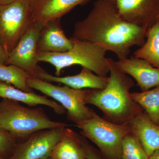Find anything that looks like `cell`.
I'll return each mask as SVG.
<instances>
[{
  "mask_svg": "<svg viewBox=\"0 0 159 159\" xmlns=\"http://www.w3.org/2000/svg\"><path fill=\"white\" fill-rule=\"evenodd\" d=\"M122 159H148L139 139L131 131L122 140Z\"/></svg>",
  "mask_w": 159,
  "mask_h": 159,
  "instance_id": "21",
  "label": "cell"
},
{
  "mask_svg": "<svg viewBox=\"0 0 159 159\" xmlns=\"http://www.w3.org/2000/svg\"><path fill=\"white\" fill-rule=\"evenodd\" d=\"M157 22H159V16H158V18L157 21Z\"/></svg>",
  "mask_w": 159,
  "mask_h": 159,
  "instance_id": "28",
  "label": "cell"
},
{
  "mask_svg": "<svg viewBox=\"0 0 159 159\" xmlns=\"http://www.w3.org/2000/svg\"><path fill=\"white\" fill-rule=\"evenodd\" d=\"M70 38L74 42L72 48L63 53L38 52L39 62L54 66L57 77L63 69L75 65L89 69L99 76L106 77L110 71L108 58L105 57L107 51L93 43Z\"/></svg>",
  "mask_w": 159,
  "mask_h": 159,
  "instance_id": "4",
  "label": "cell"
},
{
  "mask_svg": "<svg viewBox=\"0 0 159 159\" xmlns=\"http://www.w3.org/2000/svg\"><path fill=\"white\" fill-rule=\"evenodd\" d=\"M108 60L110 69L108 84L103 89L91 90L86 103L99 108L111 122L128 123L143 110L131 97L133 80L117 68L113 60Z\"/></svg>",
  "mask_w": 159,
  "mask_h": 159,
  "instance_id": "2",
  "label": "cell"
},
{
  "mask_svg": "<svg viewBox=\"0 0 159 159\" xmlns=\"http://www.w3.org/2000/svg\"><path fill=\"white\" fill-rule=\"evenodd\" d=\"M147 31L123 19L115 0H97L87 17L75 23L71 37L97 44L121 60L132 47L144 44Z\"/></svg>",
  "mask_w": 159,
  "mask_h": 159,
  "instance_id": "1",
  "label": "cell"
},
{
  "mask_svg": "<svg viewBox=\"0 0 159 159\" xmlns=\"http://www.w3.org/2000/svg\"><path fill=\"white\" fill-rule=\"evenodd\" d=\"M120 15L128 22L147 29L157 21L159 0H115Z\"/></svg>",
  "mask_w": 159,
  "mask_h": 159,
  "instance_id": "10",
  "label": "cell"
},
{
  "mask_svg": "<svg viewBox=\"0 0 159 159\" xmlns=\"http://www.w3.org/2000/svg\"><path fill=\"white\" fill-rule=\"evenodd\" d=\"M146 41L141 48L134 52V57L146 60L159 69V22L149 28L146 32Z\"/></svg>",
  "mask_w": 159,
  "mask_h": 159,
  "instance_id": "18",
  "label": "cell"
},
{
  "mask_svg": "<svg viewBox=\"0 0 159 159\" xmlns=\"http://www.w3.org/2000/svg\"><path fill=\"white\" fill-rule=\"evenodd\" d=\"M16 144V140L14 137L0 127V155L9 158Z\"/></svg>",
  "mask_w": 159,
  "mask_h": 159,
  "instance_id": "22",
  "label": "cell"
},
{
  "mask_svg": "<svg viewBox=\"0 0 159 159\" xmlns=\"http://www.w3.org/2000/svg\"><path fill=\"white\" fill-rule=\"evenodd\" d=\"M43 27L38 23L32 24L8 55L7 65L17 66L32 77H37L39 67L38 65V43Z\"/></svg>",
  "mask_w": 159,
  "mask_h": 159,
  "instance_id": "9",
  "label": "cell"
},
{
  "mask_svg": "<svg viewBox=\"0 0 159 159\" xmlns=\"http://www.w3.org/2000/svg\"><path fill=\"white\" fill-rule=\"evenodd\" d=\"M84 137L93 142L107 159H122L123 138L130 131L128 123L117 124L93 112L90 119L76 125Z\"/></svg>",
  "mask_w": 159,
  "mask_h": 159,
  "instance_id": "5",
  "label": "cell"
},
{
  "mask_svg": "<svg viewBox=\"0 0 159 159\" xmlns=\"http://www.w3.org/2000/svg\"><path fill=\"white\" fill-rule=\"evenodd\" d=\"M33 23L31 0L0 5V42L8 56Z\"/></svg>",
  "mask_w": 159,
  "mask_h": 159,
  "instance_id": "7",
  "label": "cell"
},
{
  "mask_svg": "<svg viewBox=\"0 0 159 159\" xmlns=\"http://www.w3.org/2000/svg\"><path fill=\"white\" fill-rule=\"evenodd\" d=\"M28 84L30 88L39 91L59 102L66 110L68 118L75 125L93 117L94 111L87 106L86 103L91 89H76L66 85H54L35 77L29 78Z\"/></svg>",
  "mask_w": 159,
  "mask_h": 159,
  "instance_id": "6",
  "label": "cell"
},
{
  "mask_svg": "<svg viewBox=\"0 0 159 159\" xmlns=\"http://www.w3.org/2000/svg\"><path fill=\"white\" fill-rule=\"evenodd\" d=\"M131 97L145 110L148 117L159 125V85L141 93H131Z\"/></svg>",
  "mask_w": 159,
  "mask_h": 159,
  "instance_id": "19",
  "label": "cell"
},
{
  "mask_svg": "<svg viewBox=\"0 0 159 159\" xmlns=\"http://www.w3.org/2000/svg\"><path fill=\"white\" fill-rule=\"evenodd\" d=\"M49 159H54V158H53V157H51Z\"/></svg>",
  "mask_w": 159,
  "mask_h": 159,
  "instance_id": "29",
  "label": "cell"
},
{
  "mask_svg": "<svg viewBox=\"0 0 159 159\" xmlns=\"http://www.w3.org/2000/svg\"><path fill=\"white\" fill-rule=\"evenodd\" d=\"M130 131L139 139L148 157L159 149V125L145 113H140L128 122Z\"/></svg>",
  "mask_w": 159,
  "mask_h": 159,
  "instance_id": "15",
  "label": "cell"
},
{
  "mask_svg": "<svg viewBox=\"0 0 159 159\" xmlns=\"http://www.w3.org/2000/svg\"><path fill=\"white\" fill-rule=\"evenodd\" d=\"M86 152L85 159H107L99 151L97 150L84 141Z\"/></svg>",
  "mask_w": 159,
  "mask_h": 159,
  "instance_id": "23",
  "label": "cell"
},
{
  "mask_svg": "<svg viewBox=\"0 0 159 159\" xmlns=\"http://www.w3.org/2000/svg\"><path fill=\"white\" fill-rule=\"evenodd\" d=\"M8 56L0 42V64L7 65Z\"/></svg>",
  "mask_w": 159,
  "mask_h": 159,
  "instance_id": "24",
  "label": "cell"
},
{
  "mask_svg": "<svg viewBox=\"0 0 159 159\" xmlns=\"http://www.w3.org/2000/svg\"><path fill=\"white\" fill-rule=\"evenodd\" d=\"M16 0H0V5H6L14 2Z\"/></svg>",
  "mask_w": 159,
  "mask_h": 159,
  "instance_id": "26",
  "label": "cell"
},
{
  "mask_svg": "<svg viewBox=\"0 0 159 159\" xmlns=\"http://www.w3.org/2000/svg\"><path fill=\"white\" fill-rule=\"evenodd\" d=\"M67 126L66 123L51 120L40 107H27L8 99L0 102V127L16 140L28 138L43 129Z\"/></svg>",
  "mask_w": 159,
  "mask_h": 159,
  "instance_id": "3",
  "label": "cell"
},
{
  "mask_svg": "<svg viewBox=\"0 0 159 159\" xmlns=\"http://www.w3.org/2000/svg\"><path fill=\"white\" fill-rule=\"evenodd\" d=\"M66 126L43 129L16 143L7 159H49Z\"/></svg>",
  "mask_w": 159,
  "mask_h": 159,
  "instance_id": "8",
  "label": "cell"
},
{
  "mask_svg": "<svg viewBox=\"0 0 159 159\" xmlns=\"http://www.w3.org/2000/svg\"><path fill=\"white\" fill-rule=\"evenodd\" d=\"M0 97L17 102H23L30 107L45 105L52 108L56 114L65 113V109L55 100L46 96L33 92H27L15 87L6 83L0 81Z\"/></svg>",
  "mask_w": 159,
  "mask_h": 159,
  "instance_id": "16",
  "label": "cell"
},
{
  "mask_svg": "<svg viewBox=\"0 0 159 159\" xmlns=\"http://www.w3.org/2000/svg\"><path fill=\"white\" fill-rule=\"evenodd\" d=\"M115 62L120 71L135 80L142 92L159 85V69L146 60L135 57H126Z\"/></svg>",
  "mask_w": 159,
  "mask_h": 159,
  "instance_id": "11",
  "label": "cell"
},
{
  "mask_svg": "<svg viewBox=\"0 0 159 159\" xmlns=\"http://www.w3.org/2000/svg\"><path fill=\"white\" fill-rule=\"evenodd\" d=\"M32 77L22 69L13 65L0 64V81L27 92H33L28 84Z\"/></svg>",
  "mask_w": 159,
  "mask_h": 159,
  "instance_id": "20",
  "label": "cell"
},
{
  "mask_svg": "<svg viewBox=\"0 0 159 159\" xmlns=\"http://www.w3.org/2000/svg\"><path fill=\"white\" fill-rule=\"evenodd\" d=\"M84 141L74 131L66 127L55 145L51 157L55 159H85Z\"/></svg>",
  "mask_w": 159,
  "mask_h": 159,
  "instance_id": "17",
  "label": "cell"
},
{
  "mask_svg": "<svg viewBox=\"0 0 159 159\" xmlns=\"http://www.w3.org/2000/svg\"></svg>",
  "mask_w": 159,
  "mask_h": 159,
  "instance_id": "30",
  "label": "cell"
},
{
  "mask_svg": "<svg viewBox=\"0 0 159 159\" xmlns=\"http://www.w3.org/2000/svg\"><path fill=\"white\" fill-rule=\"evenodd\" d=\"M0 159H6V157L0 155Z\"/></svg>",
  "mask_w": 159,
  "mask_h": 159,
  "instance_id": "27",
  "label": "cell"
},
{
  "mask_svg": "<svg viewBox=\"0 0 159 159\" xmlns=\"http://www.w3.org/2000/svg\"><path fill=\"white\" fill-rule=\"evenodd\" d=\"M89 0H31L33 23L44 26L47 23L60 20L76 6Z\"/></svg>",
  "mask_w": 159,
  "mask_h": 159,
  "instance_id": "12",
  "label": "cell"
},
{
  "mask_svg": "<svg viewBox=\"0 0 159 159\" xmlns=\"http://www.w3.org/2000/svg\"><path fill=\"white\" fill-rule=\"evenodd\" d=\"M74 42L68 38L61 25L60 20L47 23L41 31L37 50L38 52L63 53L72 48Z\"/></svg>",
  "mask_w": 159,
  "mask_h": 159,
  "instance_id": "14",
  "label": "cell"
},
{
  "mask_svg": "<svg viewBox=\"0 0 159 159\" xmlns=\"http://www.w3.org/2000/svg\"><path fill=\"white\" fill-rule=\"evenodd\" d=\"M148 159H159V149L156 150L148 157Z\"/></svg>",
  "mask_w": 159,
  "mask_h": 159,
  "instance_id": "25",
  "label": "cell"
},
{
  "mask_svg": "<svg viewBox=\"0 0 159 159\" xmlns=\"http://www.w3.org/2000/svg\"><path fill=\"white\" fill-rule=\"evenodd\" d=\"M93 72L89 69L82 67L80 73L77 75L57 77L49 74L39 66L37 78L50 82L59 83L76 89L102 90L105 88L108 84L109 77L95 75Z\"/></svg>",
  "mask_w": 159,
  "mask_h": 159,
  "instance_id": "13",
  "label": "cell"
}]
</instances>
